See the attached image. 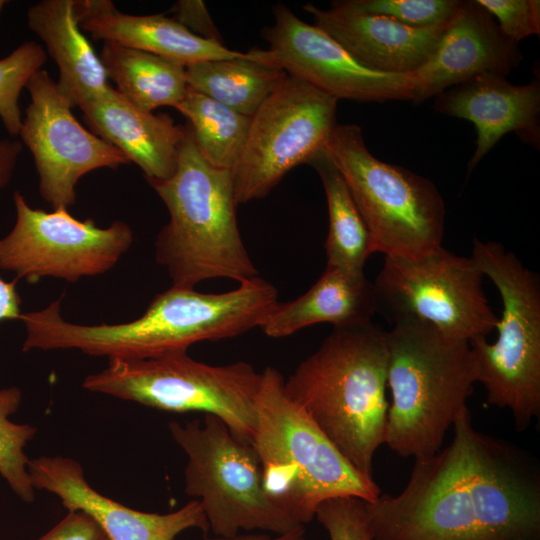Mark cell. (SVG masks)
<instances>
[{
    "instance_id": "cell-24",
    "label": "cell",
    "mask_w": 540,
    "mask_h": 540,
    "mask_svg": "<svg viewBox=\"0 0 540 540\" xmlns=\"http://www.w3.org/2000/svg\"><path fill=\"white\" fill-rule=\"evenodd\" d=\"M189 88L251 117L287 74L264 49L185 67Z\"/></svg>"
},
{
    "instance_id": "cell-2",
    "label": "cell",
    "mask_w": 540,
    "mask_h": 540,
    "mask_svg": "<svg viewBox=\"0 0 540 540\" xmlns=\"http://www.w3.org/2000/svg\"><path fill=\"white\" fill-rule=\"evenodd\" d=\"M277 302L276 287L259 276L222 293L171 286L140 317L118 324L68 322L56 300L21 314L26 332L22 350L76 349L108 359H147L260 327Z\"/></svg>"
},
{
    "instance_id": "cell-23",
    "label": "cell",
    "mask_w": 540,
    "mask_h": 540,
    "mask_svg": "<svg viewBox=\"0 0 540 540\" xmlns=\"http://www.w3.org/2000/svg\"><path fill=\"white\" fill-rule=\"evenodd\" d=\"M76 0H42L27 11V25L55 61L60 93L81 109L110 86L104 66L79 27Z\"/></svg>"
},
{
    "instance_id": "cell-4",
    "label": "cell",
    "mask_w": 540,
    "mask_h": 540,
    "mask_svg": "<svg viewBox=\"0 0 540 540\" xmlns=\"http://www.w3.org/2000/svg\"><path fill=\"white\" fill-rule=\"evenodd\" d=\"M185 127L174 174L147 180L170 217L155 240L156 262L177 287L194 288L215 278L239 283L255 278L259 272L238 228L233 172L212 166L189 124Z\"/></svg>"
},
{
    "instance_id": "cell-11",
    "label": "cell",
    "mask_w": 540,
    "mask_h": 540,
    "mask_svg": "<svg viewBox=\"0 0 540 540\" xmlns=\"http://www.w3.org/2000/svg\"><path fill=\"white\" fill-rule=\"evenodd\" d=\"M483 278L471 256L441 247L416 259L385 257L373 285L379 310L393 323L421 320L445 336L470 343L486 338L498 322Z\"/></svg>"
},
{
    "instance_id": "cell-9",
    "label": "cell",
    "mask_w": 540,
    "mask_h": 540,
    "mask_svg": "<svg viewBox=\"0 0 540 540\" xmlns=\"http://www.w3.org/2000/svg\"><path fill=\"white\" fill-rule=\"evenodd\" d=\"M261 379L262 372L245 361L209 365L176 351L147 359H108V366L88 375L82 385L157 410L214 415L252 444Z\"/></svg>"
},
{
    "instance_id": "cell-35",
    "label": "cell",
    "mask_w": 540,
    "mask_h": 540,
    "mask_svg": "<svg viewBox=\"0 0 540 540\" xmlns=\"http://www.w3.org/2000/svg\"><path fill=\"white\" fill-rule=\"evenodd\" d=\"M22 148L18 140L0 138V191L10 183Z\"/></svg>"
},
{
    "instance_id": "cell-15",
    "label": "cell",
    "mask_w": 540,
    "mask_h": 540,
    "mask_svg": "<svg viewBox=\"0 0 540 540\" xmlns=\"http://www.w3.org/2000/svg\"><path fill=\"white\" fill-rule=\"evenodd\" d=\"M274 23L262 36L272 61L297 78L338 100L386 102L413 100V75L387 74L360 65L340 44L287 6H273Z\"/></svg>"
},
{
    "instance_id": "cell-13",
    "label": "cell",
    "mask_w": 540,
    "mask_h": 540,
    "mask_svg": "<svg viewBox=\"0 0 540 540\" xmlns=\"http://www.w3.org/2000/svg\"><path fill=\"white\" fill-rule=\"evenodd\" d=\"M13 202L16 220L0 238V269L16 279L76 282L101 275L118 263L134 240L131 227L120 220L101 228L91 218H74L65 208H32L19 191Z\"/></svg>"
},
{
    "instance_id": "cell-5",
    "label": "cell",
    "mask_w": 540,
    "mask_h": 540,
    "mask_svg": "<svg viewBox=\"0 0 540 540\" xmlns=\"http://www.w3.org/2000/svg\"><path fill=\"white\" fill-rule=\"evenodd\" d=\"M386 339L392 400L385 444L401 457L431 456L477 382L470 344L417 319L394 322Z\"/></svg>"
},
{
    "instance_id": "cell-1",
    "label": "cell",
    "mask_w": 540,
    "mask_h": 540,
    "mask_svg": "<svg viewBox=\"0 0 540 540\" xmlns=\"http://www.w3.org/2000/svg\"><path fill=\"white\" fill-rule=\"evenodd\" d=\"M451 443L415 459L397 495L366 502L373 540H540V468L477 430L465 407Z\"/></svg>"
},
{
    "instance_id": "cell-7",
    "label": "cell",
    "mask_w": 540,
    "mask_h": 540,
    "mask_svg": "<svg viewBox=\"0 0 540 540\" xmlns=\"http://www.w3.org/2000/svg\"><path fill=\"white\" fill-rule=\"evenodd\" d=\"M326 152L363 218L372 254L416 259L442 247L446 210L433 182L376 158L356 124H337Z\"/></svg>"
},
{
    "instance_id": "cell-6",
    "label": "cell",
    "mask_w": 540,
    "mask_h": 540,
    "mask_svg": "<svg viewBox=\"0 0 540 540\" xmlns=\"http://www.w3.org/2000/svg\"><path fill=\"white\" fill-rule=\"evenodd\" d=\"M252 445L271 502L298 524L315 517L318 506L337 497L375 500L381 490L358 472L306 412L286 393L274 367L262 371Z\"/></svg>"
},
{
    "instance_id": "cell-36",
    "label": "cell",
    "mask_w": 540,
    "mask_h": 540,
    "mask_svg": "<svg viewBox=\"0 0 540 540\" xmlns=\"http://www.w3.org/2000/svg\"><path fill=\"white\" fill-rule=\"evenodd\" d=\"M21 303L22 300L16 288V279L5 281L0 276V322L20 319Z\"/></svg>"
},
{
    "instance_id": "cell-20",
    "label": "cell",
    "mask_w": 540,
    "mask_h": 540,
    "mask_svg": "<svg viewBox=\"0 0 540 540\" xmlns=\"http://www.w3.org/2000/svg\"><path fill=\"white\" fill-rule=\"evenodd\" d=\"M75 13L82 32L95 40L145 51L184 67L243 54L193 34L174 18L126 14L110 0H76Z\"/></svg>"
},
{
    "instance_id": "cell-25",
    "label": "cell",
    "mask_w": 540,
    "mask_h": 540,
    "mask_svg": "<svg viewBox=\"0 0 540 540\" xmlns=\"http://www.w3.org/2000/svg\"><path fill=\"white\" fill-rule=\"evenodd\" d=\"M99 57L117 92L142 110L176 108L188 92L185 67L176 62L111 42Z\"/></svg>"
},
{
    "instance_id": "cell-14",
    "label": "cell",
    "mask_w": 540,
    "mask_h": 540,
    "mask_svg": "<svg viewBox=\"0 0 540 540\" xmlns=\"http://www.w3.org/2000/svg\"><path fill=\"white\" fill-rule=\"evenodd\" d=\"M26 89L30 103L18 135L34 159L40 195L53 209L74 205L76 186L84 175L130 163L119 149L78 122L46 70L33 74Z\"/></svg>"
},
{
    "instance_id": "cell-38",
    "label": "cell",
    "mask_w": 540,
    "mask_h": 540,
    "mask_svg": "<svg viewBox=\"0 0 540 540\" xmlns=\"http://www.w3.org/2000/svg\"><path fill=\"white\" fill-rule=\"evenodd\" d=\"M8 3V1L0 0V14L4 8V6Z\"/></svg>"
},
{
    "instance_id": "cell-12",
    "label": "cell",
    "mask_w": 540,
    "mask_h": 540,
    "mask_svg": "<svg viewBox=\"0 0 540 540\" xmlns=\"http://www.w3.org/2000/svg\"><path fill=\"white\" fill-rule=\"evenodd\" d=\"M338 99L291 76L251 116L234 168L237 205L265 197L294 167L326 148Z\"/></svg>"
},
{
    "instance_id": "cell-26",
    "label": "cell",
    "mask_w": 540,
    "mask_h": 540,
    "mask_svg": "<svg viewBox=\"0 0 540 540\" xmlns=\"http://www.w3.org/2000/svg\"><path fill=\"white\" fill-rule=\"evenodd\" d=\"M309 165L319 174L327 200L326 265L351 273H363L365 262L372 254L370 237L351 193L326 148Z\"/></svg>"
},
{
    "instance_id": "cell-28",
    "label": "cell",
    "mask_w": 540,
    "mask_h": 540,
    "mask_svg": "<svg viewBox=\"0 0 540 540\" xmlns=\"http://www.w3.org/2000/svg\"><path fill=\"white\" fill-rule=\"evenodd\" d=\"M22 391L18 387L0 388V475L15 494L26 503L35 499L24 448L37 430L29 424L9 420L20 407Z\"/></svg>"
},
{
    "instance_id": "cell-32",
    "label": "cell",
    "mask_w": 540,
    "mask_h": 540,
    "mask_svg": "<svg viewBox=\"0 0 540 540\" xmlns=\"http://www.w3.org/2000/svg\"><path fill=\"white\" fill-rule=\"evenodd\" d=\"M498 20L503 34L518 44L530 35L540 33L539 0H476Z\"/></svg>"
},
{
    "instance_id": "cell-3",
    "label": "cell",
    "mask_w": 540,
    "mask_h": 540,
    "mask_svg": "<svg viewBox=\"0 0 540 540\" xmlns=\"http://www.w3.org/2000/svg\"><path fill=\"white\" fill-rule=\"evenodd\" d=\"M386 331L373 323L334 327L287 380L285 391L362 475L385 443Z\"/></svg>"
},
{
    "instance_id": "cell-16",
    "label": "cell",
    "mask_w": 540,
    "mask_h": 540,
    "mask_svg": "<svg viewBox=\"0 0 540 540\" xmlns=\"http://www.w3.org/2000/svg\"><path fill=\"white\" fill-rule=\"evenodd\" d=\"M35 490L57 496L68 511L90 516L110 540H173L181 532L209 524L198 500L166 514L129 508L96 491L86 480L80 463L64 456H40L28 462Z\"/></svg>"
},
{
    "instance_id": "cell-22",
    "label": "cell",
    "mask_w": 540,
    "mask_h": 540,
    "mask_svg": "<svg viewBox=\"0 0 540 540\" xmlns=\"http://www.w3.org/2000/svg\"><path fill=\"white\" fill-rule=\"evenodd\" d=\"M379 311L373 282L363 273L327 266L300 297L277 302L259 327L270 338H283L317 323L356 327L372 323Z\"/></svg>"
},
{
    "instance_id": "cell-10",
    "label": "cell",
    "mask_w": 540,
    "mask_h": 540,
    "mask_svg": "<svg viewBox=\"0 0 540 540\" xmlns=\"http://www.w3.org/2000/svg\"><path fill=\"white\" fill-rule=\"evenodd\" d=\"M168 428L187 457L185 492L200 502L216 536L242 529L279 535L301 525L268 498L254 446L220 418L205 414L202 421H173Z\"/></svg>"
},
{
    "instance_id": "cell-8",
    "label": "cell",
    "mask_w": 540,
    "mask_h": 540,
    "mask_svg": "<svg viewBox=\"0 0 540 540\" xmlns=\"http://www.w3.org/2000/svg\"><path fill=\"white\" fill-rule=\"evenodd\" d=\"M471 257L498 289L502 314L494 343L471 341L486 402L512 414L517 432L540 415V283L517 256L492 241H473Z\"/></svg>"
},
{
    "instance_id": "cell-30",
    "label": "cell",
    "mask_w": 540,
    "mask_h": 540,
    "mask_svg": "<svg viewBox=\"0 0 540 540\" xmlns=\"http://www.w3.org/2000/svg\"><path fill=\"white\" fill-rule=\"evenodd\" d=\"M339 5L358 12L391 18L410 27L437 26L449 21L459 0H342Z\"/></svg>"
},
{
    "instance_id": "cell-18",
    "label": "cell",
    "mask_w": 540,
    "mask_h": 540,
    "mask_svg": "<svg viewBox=\"0 0 540 540\" xmlns=\"http://www.w3.org/2000/svg\"><path fill=\"white\" fill-rule=\"evenodd\" d=\"M314 25L340 44L360 65L381 73L412 75L432 55L446 23L416 28L382 15L354 11L336 1L330 9L303 6Z\"/></svg>"
},
{
    "instance_id": "cell-34",
    "label": "cell",
    "mask_w": 540,
    "mask_h": 540,
    "mask_svg": "<svg viewBox=\"0 0 540 540\" xmlns=\"http://www.w3.org/2000/svg\"><path fill=\"white\" fill-rule=\"evenodd\" d=\"M174 19L193 34L205 39L220 40L219 32L205 4L199 0H181L171 8Z\"/></svg>"
},
{
    "instance_id": "cell-29",
    "label": "cell",
    "mask_w": 540,
    "mask_h": 540,
    "mask_svg": "<svg viewBox=\"0 0 540 540\" xmlns=\"http://www.w3.org/2000/svg\"><path fill=\"white\" fill-rule=\"evenodd\" d=\"M43 47L28 41L0 59V120L12 136L19 134L22 116L19 97L33 74L46 62Z\"/></svg>"
},
{
    "instance_id": "cell-27",
    "label": "cell",
    "mask_w": 540,
    "mask_h": 540,
    "mask_svg": "<svg viewBox=\"0 0 540 540\" xmlns=\"http://www.w3.org/2000/svg\"><path fill=\"white\" fill-rule=\"evenodd\" d=\"M175 109L188 120L203 157L214 167L233 171L241 155L251 117L191 88Z\"/></svg>"
},
{
    "instance_id": "cell-31",
    "label": "cell",
    "mask_w": 540,
    "mask_h": 540,
    "mask_svg": "<svg viewBox=\"0 0 540 540\" xmlns=\"http://www.w3.org/2000/svg\"><path fill=\"white\" fill-rule=\"evenodd\" d=\"M315 517L330 540H373L365 501L356 497H337L322 502Z\"/></svg>"
},
{
    "instance_id": "cell-33",
    "label": "cell",
    "mask_w": 540,
    "mask_h": 540,
    "mask_svg": "<svg viewBox=\"0 0 540 540\" xmlns=\"http://www.w3.org/2000/svg\"><path fill=\"white\" fill-rule=\"evenodd\" d=\"M38 540H110L102 528L81 511L67 515Z\"/></svg>"
},
{
    "instance_id": "cell-17",
    "label": "cell",
    "mask_w": 540,
    "mask_h": 540,
    "mask_svg": "<svg viewBox=\"0 0 540 540\" xmlns=\"http://www.w3.org/2000/svg\"><path fill=\"white\" fill-rule=\"evenodd\" d=\"M522 60L518 44L506 37L476 0L460 1L429 59L415 72L413 102L482 73L506 76Z\"/></svg>"
},
{
    "instance_id": "cell-37",
    "label": "cell",
    "mask_w": 540,
    "mask_h": 540,
    "mask_svg": "<svg viewBox=\"0 0 540 540\" xmlns=\"http://www.w3.org/2000/svg\"><path fill=\"white\" fill-rule=\"evenodd\" d=\"M205 540H305V528L304 525H299L287 533L275 536H269L267 534L259 533H238L233 536H216L212 538H206Z\"/></svg>"
},
{
    "instance_id": "cell-21",
    "label": "cell",
    "mask_w": 540,
    "mask_h": 540,
    "mask_svg": "<svg viewBox=\"0 0 540 540\" xmlns=\"http://www.w3.org/2000/svg\"><path fill=\"white\" fill-rule=\"evenodd\" d=\"M92 133L119 149L146 180H164L176 171L185 126L167 114L142 110L112 86L80 109Z\"/></svg>"
},
{
    "instance_id": "cell-19",
    "label": "cell",
    "mask_w": 540,
    "mask_h": 540,
    "mask_svg": "<svg viewBox=\"0 0 540 540\" xmlns=\"http://www.w3.org/2000/svg\"><path fill=\"white\" fill-rule=\"evenodd\" d=\"M434 108L474 124L476 149L468 173L509 132L539 147L540 84L536 80L515 85L505 76L482 73L438 94Z\"/></svg>"
}]
</instances>
